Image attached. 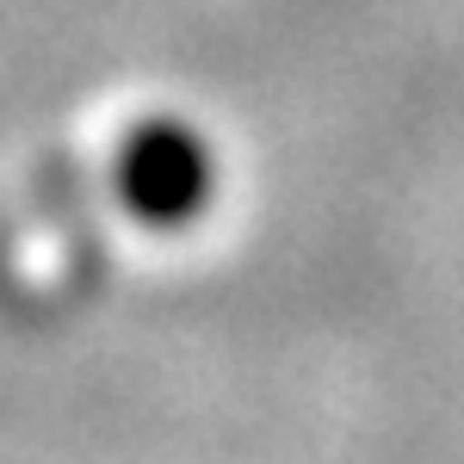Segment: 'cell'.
<instances>
[{
    "mask_svg": "<svg viewBox=\"0 0 464 464\" xmlns=\"http://www.w3.org/2000/svg\"><path fill=\"white\" fill-rule=\"evenodd\" d=\"M211 192H217V155L186 118H143L124 137L118 198L130 217H143L155 229H179V223L211 211Z\"/></svg>",
    "mask_w": 464,
    "mask_h": 464,
    "instance_id": "cell-1",
    "label": "cell"
}]
</instances>
